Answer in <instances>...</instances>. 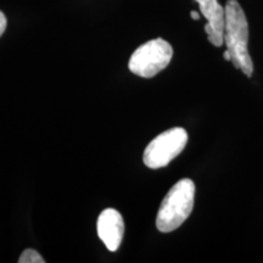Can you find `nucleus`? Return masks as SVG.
<instances>
[{
	"instance_id": "6",
	"label": "nucleus",
	"mask_w": 263,
	"mask_h": 263,
	"mask_svg": "<svg viewBox=\"0 0 263 263\" xmlns=\"http://www.w3.org/2000/svg\"><path fill=\"white\" fill-rule=\"evenodd\" d=\"M98 235L107 250L117 251L124 235L123 217L117 210L106 209L100 213L97 223Z\"/></svg>"
},
{
	"instance_id": "4",
	"label": "nucleus",
	"mask_w": 263,
	"mask_h": 263,
	"mask_svg": "<svg viewBox=\"0 0 263 263\" xmlns=\"http://www.w3.org/2000/svg\"><path fill=\"white\" fill-rule=\"evenodd\" d=\"M188 143V133L180 127L172 128L153 139L144 151L143 161L146 167L157 170L166 167L184 150Z\"/></svg>"
},
{
	"instance_id": "7",
	"label": "nucleus",
	"mask_w": 263,
	"mask_h": 263,
	"mask_svg": "<svg viewBox=\"0 0 263 263\" xmlns=\"http://www.w3.org/2000/svg\"><path fill=\"white\" fill-rule=\"evenodd\" d=\"M45 259L35 250L26 249L18 258V263H44Z\"/></svg>"
},
{
	"instance_id": "2",
	"label": "nucleus",
	"mask_w": 263,
	"mask_h": 263,
	"mask_svg": "<svg viewBox=\"0 0 263 263\" xmlns=\"http://www.w3.org/2000/svg\"><path fill=\"white\" fill-rule=\"evenodd\" d=\"M195 184L184 178L177 182L167 193L156 217V227L160 232L170 233L178 229L188 219L194 209Z\"/></svg>"
},
{
	"instance_id": "1",
	"label": "nucleus",
	"mask_w": 263,
	"mask_h": 263,
	"mask_svg": "<svg viewBox=\"0 0 263 263\" xmlns=\"http://www.w3.org/2000/svg\"><path fill=\"white\" fill-rule=\"evenodd\" d=\"M224 43L235 68L241 70L248 77H252L254 64L249 54V24L245 12L238 0H227L226 4Z\"/></svg>"
},
{
	"instance_id": "3",
	"label": "nucleus",
	"mask_w": 263,
	"mask_h": 263,
	"mask_svg": "<svg viewBox=\"0 0 263 263\" xmlns=\"http://www.w3.org/2000/svg\"><path fill=\"white\" fill-rule=\"evenodd\" d=\"M173 57V48L162 38H156L140 45L132 54L128 68L132 73L151 78L168 66Z\"/></svg>"
},
{
	"instance_id": "5",
	"label": "nucleus",
	"mask_w": 263,
	"mask_h": 263,
	"mask_svg": "<svg viewBox=\"0 0 263 263\" xmlns=\"http://www.w3.org/2000/svg\"><path fill=\"white\" fill-rule=\"evenodd\" d=\"M199 4L200 12L207 20L205 29L207 38L215 47H222L224 43L226 8L219 4L218 0H195Z\"/></svg>"
},
{
	"instance_id": "9",
	"label": "nucleus",
	"mask_w": 263,
	"mask_h": 263,
	"mask_svg": "<svg viewBox=\"0 0 263 263\" xmlns=\"http://www.w3.org/2000/svg\"><path fill=\"white\" fill-rule=\"evenodd\" d=\"M190 16H192L193 20H199L200 18V14H199V12H196V11L190 12Z\"/></svg>"
},
{
	"instance_id": "10",
	"label": "nucleus",
	"mask_w": 263,
	"mask_h": 263,
	"mask_svg": "<svg viewBox=\"0 0 263 263\" xmlns=\"http://www.w3.org/2000/svg\"><path fill=\"white\" fill-rule=\"evenodd\" d=\"M223 58H224V60H227V61L232 60V58H230V52L228 50L224 51V54H223Z\"/></svg>"
},
{
	"instance_id": "8",
	"label": "nucleus",
	"mask_w": 263,
	"mask_h": 263,
	"mask_svg": "<svg viewBox=\"0 0 263 263\" xmlns=\"http://www.w3.org/2000/svg\"><path fill=\"white\" fill-rule=\"evenodd\" d=\"M6 26H8V20H6V16L4 15V12L0 11V37L4 34Z\"/></svg>"
}]
</instances>
